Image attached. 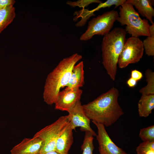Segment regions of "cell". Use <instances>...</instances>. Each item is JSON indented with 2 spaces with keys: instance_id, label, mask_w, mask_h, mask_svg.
<instances>
[{
  "instance_id": "1",
  "label": "cell",
  "mask_w": 154,
  "mask_h": 154,
  "mask_svg": "<svg viewBox=\"0 0 154 154\" xmlns=\"http://www.w3.org/2000/svg\"><path fill=\"white\" fill-rule=\"evenodd\" d=\"M118 90L114 87L88 103L82 105L84 112L92 121L108 127L124 114L118 101Z\"/></svg>"
},
{
  "instance_id": "2",
  "label": "cell",
  "mask_w": 154,
  "mask_h": 154,
  "mask_svg": "<svg viewBox=\"0 0 154 154\" xmlns=\"http://www.w3.org/2000/svg\"><path fill=\"white\" fill-rule=\"evenodd\" d=\"M82 58V56L78 53L64 58L48 75L43 94L44 101L47 104L56 103L60 90L69 82L73 67Z\"/></svg>"
},
{
  "instance_id": "3",
  "label": "cell",
  "mask_w": 154,
  "mask_h": 154,
  "mask_svg": "<svg viewBox=\"0 0 154 154\" xmlns=\"http://www.w3.org/2000/svg\"><path fill=\"white\" fill-rule=\"evenodd\" d=\"M125 29L117 27L104 36L101 46L102 64L111 79L114 81L118 59L126 40Z\"/></svg>"
},
{
  "instance_id": "4",
  "label": "cell",
  "mask_w": 154,
  "mask_h": 154,
  "mask_svg": "<svg viewBox=\"0 0 154 154\" xmlns=\"http://www.w3.org/2000/svg\"><path fill=\"white\" fill-rule=\"evenodd\" d=\"M119 10L117 21L122 26L126 25L127 33L136 37L150 36L148 21L142 19L132 5L126 1L119 6Z\"/></svg>"
},
{
  "instance_id": "5",
  "label": "cell",
  "mask_w": 154,
  "mask_h": 154,
  "mask_svg": "<svg viewBox=\"0 0 154 154\" xmlns=\"http://www.w3.org/2000/svg\"><path fill=\"white\" fill-rule=\"evenodd\" d=\"M118 16L117 11L112 10L93 18L89 21L87 29L80 37V40L87 41L96 35L104 36L107 34L111 31Z\"/></svg>"
},
{
  "instance_id": "6",
  "label": "cell",
  "mask_w": 154,
  "mask_h": 154,
  "mask_svg": "<svg viewBox=\"0 0 154 154\" xmlns=\"http://www.w3.org/2000/svg\"><path fill=\"white\" fill-rule=\"evenodd\" d=\"M70 122L68 115L62 116L51 124L37 132L34 136L40 139L42 145L40 154L55 151L57 139L60 134Z\"/></svg>"
},
{
  "instance_id": "7",
  "label": "cell",
  "mask_w": 154,
  "mask_h": 154,
  "mask_svg": "<svg viewBox=\"0 0 154 154\" xmlns=\"http://www.w3.org/2000/svg\"><path fill=\"white\" fill-rule=\"evenodd\" d=\"M142 42L138 37H131L126 39L118 59L119 68H125L140 61L144 50Z\"/></svg>"
},
{
  "instance_id": "8",
  "label": "cell",
  "mask_w": 154,
  "mask_h": 154,
  "mask_svg": "<svg viewBox=\"0 0 154 154\" xmlns=\"http://www.w3.org/2000/svg\"><path fill=\"white\" fill-rule=\"evenodd\" d=\"M68 112L70 123L73 130L79 127L82 131H89L93 136H96V134L90 126V120L86 115L80 101Z\"/></svg>"
},
{
  "instance_id": "9",
  "label": "cell",
  "mask_w": 154,
  "mask_h": 154,
  "mask_svg": "<svg viewBox=\"0 0 154 154\" xmlns=\"http://www.w3.org/2000/svg\"><path fill=\"white\" fill-rule=\"evenodd\" d=\"M82 91L80 88L66 87L58 93L55 109L67 112L80 101Z\"/></svg>"
},
{
  "instance_id": "10",
  "label": "cell",
  "mask_w": 154,
  "mask_h": 154,
  "mask_svg": "<svg viewBox=\"0 0 154 154\" xmlns=\"http://www.w3.org/2000/svg\"><path fill=\"white\" fill-rule=\"evenodd\" d=\"M92 122L98 129V134L96 136L100 154H127L113 142L103 125L93 121Z\"/></svg>"
},
{
  "instance_id": "11",
  "label": "cell",
  "mask_w": 154,
  "mask_h": 154,
  "mask_svg": "<svg viewBox=\"0 0 154 154\" xmlns=\"http://www.w3.org/2000/svg\"><path fill=\"white\" fill-rule=\"evenodd\" d=\"M42 145V141L37 137L25 138L13 148L11 154H40Z\"/></svg>"
},
{
  "instance_id": "12",
  "label": "cell",
  "mask_w": 154,
  "mask_h": 154,
  "mask_svg": "<svg viewBox=\"0 0 154 154\" xmlns=\"http://www.w3.org/2000/svg\"><path fill=\"white\" fill-rule=\"evenodd\" d=\"M73 130L69 122L58 137L55 151L60 154H68L73 141Z\"/></svg>"
},
{
  "instance_id": "13",
  "label": "cell",
  "mask_w": 154,
  "mask_h": 154,
  "mask_svg": "<svg viewBox=\"0 0 154 154\" xmlns=\"http://www.w3.org/2000/svg\"><path fill=\"white\" fill-rule=\"evenodd\" d=\"M127 2L131 3L137 10L138 13L145 17L151 23L154 24V9L153 7L154 1L151 0H127Z\"/></svg>"
},
{
  "instance_id": "14",
  "label": "cell",
  "mask_w": 154,
  "mask_h": 154,
  "mask_svg": "<svg viewBox=\"0 0 154 154\" xmlns=\"http://www.w3.org/2000/svg\"><path fill=\"white\" fill-rule=\"evenodd\" d=\"M84 64L81 61L73 67L69 82L66 86V88H80L84 84Z\"/></svg>"
},
{
  "instance_id": "15",
  "label": "cell",
  "mask_w": 154,
  "mask_h": 154,
  "mask_svg": "<svg viewBox=\"0 0 154 154\" xmlns=\"http://www.w3.org/2000/svg\"><path fill=\"white\" fill-rule=\"evenodd\" d=\"M139 116L146 117L154 108V94L142 95L138 103Z\"/></svg>"
},
{
  "instance_id": "16",
  "label": "cell",
  "mask_w": 154,
  "mask_h": 154,
  "mask_svg": "<svg viewBox=\"0 0 154 154\" xmlns=\"http://www.w3.org/2000/svg\"><path fill=\"white\" fill-rule=\"evenodd\" d=\"M16 16L13 6L0 9V33L13 21Z\"/></svg>"
},
{
  "instance_id": "17",
  "label": "cell",
  "mask_w": 154,
  "mask_h": 154,
  "mask_svg": "<svg viewBox=\"0 0 154 154\" xmlns=\"http://www.w3.org/2000/svg\"><path fill=\"white\" fill-rule=\"evenodd\" d=\"M145 75L147 84L139 92L142 95L154 94V72L148 69L145 71Z\"/></svg>"
},
{
  "instance_id": "18",
  "label": "cell",
  "mask_w": 154,
  "mask_h": 154,
  "mask_svg": "<svg viewBox=\"0 0 154 154\" xmlns=\"http://www.w3.org/2000/svg\"><path fill=\"white\" fill-rule=\"evenodd\" d=\"M150 36L147 37L142 42L145 54L149 56L154 55V24L150 25Z\"/></svg>"
},
{
  "instance_id": "19",
  "label": "cell",
  "mask_w": 154,
  "mask_h": 154,
  "mask_svg": "<svg viewBox=\"0 0 154 154\" xmlns=\"http://www.w3.org/2000/svg\"><path fill=\"white\" fill-rule=\"evenodd\" d=\"M93 135L90 131L85 132L83 143L81 146L82 154H93L94 148Z\"/></svg>"
},
{
  "instance_id": "20",
  "label": "cell",
  "mask_w": 154,
  "mask_h": 154,
  "mask_svg": "<svg viewBox=\"0 0 154 154\" xmlns=\"http://www.w3.org/2000/svg\"><path fill=\"white\" fill-rule=\"evenodd\" d=\"M139 135L143 142L154 141V125L141 129Z\"/></svg>"
},
{
  "instance_id": "21",
  "label": "cell",
  "mask_w": 154,
  "mask_h": 154,
  "mask_svg": "<svg viewBox=\"0 0 154 154\" xmlns=\"http://www.w3.org/2000/svg\"><path fill=\"white\" fill-rule=\"evenodd\" d=\"M126 0H108L104 2L99 4L94 9L90 10V12L94 13L101 9L106 7H110L113 5L115 6V8L120 6L125 3Z\"/></svg>"
},
{
  "instance_id": "22",
  "label": "cell",
  "mask_w": 154,
  "mask_h": 154,
  "mask_svg": "<svg viewBox=\"0 0 154 154\" xmlns=\"http://www.w3.org/2000/svg\"><path fill=\"white\" fill-rule=\"evenodd\" d=\"M102 2V1L99 0H78L74 1H68L66 3V4L72 7L78 6L82 7V8H85V7L92 3L99 4Z\"/></svg>"
},
{
  "instance_id": "23",
  "label": "cell",
  "mask_w": 154,
  "mask_h": 154,
  "mask_svg": "<svg viewBox=\"0 0 154 154\" xmlns=\"http://www.w3.org/2000/svg\"><path fill=\"white\" fill-rule=\"evenodd\" d=\"M154 150V141L143 142L136 148L137 154H145L147 151Z\"/></svg>"
},
{
  "instance_id": "24",
  "label": "cell",
  "mask_w": 154,
  "mask_h": 154,
  "mask_svg": "<svg viewBox=\"0 0 154 154\" xmlns=\"http://www.w3.org/2000/svg\"><path fill=\"white\" fill-rule=\"evenodd\" d=\"M143 77L142 73L139 70L135 69L132 70L131 72V78L137 82L141 80Z\"/></svg>"
},
{
  "instance_id": "25",
  "label": "cell",
  "mask_w": 154,
  "mask_h": 154,
  "mask_svg": "<svg viewBox=\"0 0 154 154\" xmlns=\"http://www.w3.org/2000/svg\"><path fill=\"white\" fill-rule=\"evenodd\" d=\"M15 3L14 0H0V9L8 6H13Z\"/></svg>"
},
{
  "instance_id": "26",
  "label": "cell",
  "mask_w": 154,
  "mask_h": 154,
  "mask_svg": "<svg viewBox=\"0 0 154 154\" xmlns=\"http://www.w3.org/2000/svg\"><path fill=\"white\" fill-rule=\"evenodd\" d=\"M137 82L133 79L130 78L127 81L126 83L129 87L130 88H133L136 86Z\"/></svg>"
},
{
  "instance_id": "27",
  "label": "cell",
  "mask_w": 154,
  "mask_h": 154,
  "mask_svg": "<svg viewBox=\"0 0 154 154\" xmlns=\"http://www.w3.org/2000/svg\"><path fill=\"white\" fill-rule=\"evenodd\" d=\"M43 154H60L55 151H51L45 153Z\"/></svg>"
},
{
  "instance_id": "28",
  "label": "cell",
  "mask_w": 154,
  "mask_h": 154,
  "mask_svg": "<svg viewBox=\"0 0 154 154\" xmlns=\"http://www.w3.org/2000/svg\"><path fill=\"white\" fill-rule=\"evenodd\" d=\"M145 154H154V150H151L147 151Z\"/></svg>"
}]
</instances>
